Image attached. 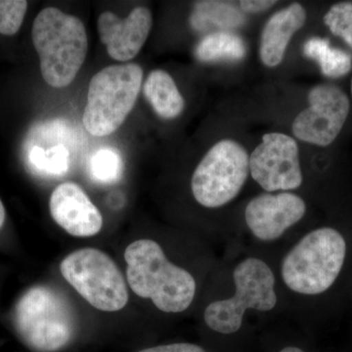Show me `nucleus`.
Instances as JSON below:
<instances>
[{
    "label": "nucleus",
    "mask_w": 352,
    "mask_h": 352,
    "mask_svg": "<svg viewBox=\"0 0 352 352\" xmlns=\"http://www.w3.org/2000/svg\"><path fill=\"white\" fill-rule=\"evenodd\" d=\"M65 280L92 307L115 312L129 302L122 271L107 254L94 248L72 252L60 263Z\"/></svg>",
    "instance_id": "nucleus-8"
},
{
    "label": "nucleus",
    "mask_w": 352,
    "mask_h": 352,
    "mask_svg": "<svg viewBox=\"0 0 352 352\" xmlns=\"http://www.w3.org/2000/svg\"><path fill=\"white\" fill-rule=\"evenodd\" d=\"M233 292L212 300L203 319L207 327L219 335L239 332L251 312L270 314L281 300L274 265L261 256L249 254L239 259L231 271Z\"/></svg>",
    "instance_id": "nucleus-2"
},
{
    "label": "nucleus",
    "mask_w": 352,
    "mask_h": 352,
    "mask_svg": "<svg viewBox=\"0 0 352 352\" xmlns=\"http://www.w3.org/2000/svg\"><path fill=\"white\" fill-rule=\"evenodd\" d=\"M278 352H305L303 349L298 346H286Z\"/></svg>",
    "instance_id": "nucleus-26"
},
{
    "label": "nucleus",
    "mask_w": 352,
    "mask_h": 352,
    "mask_svg": "<svg viewBox=\"0 0 352 352\" xmlns=\"http://www.w3.org/2000/svg\"><path fill=\"white\" fill-rule=\"evenodd\" d=\"M323 21L333 36H339L352 50V1L333 4Z\"/></svg>",
    "instance_id": "nucleus-20"
},
{
    "label": "nucleus",
    "mask_w": 352,
    "mask_h": 352,
    "mask_svg": "<svg viewBox=\"0 0 352 352\" xmlns=\"http://www.w3.org/2000/svg\"><path fill=\"white\" fill-rule=\"evenodd\" d=\"M143 94L162 119H176L184 111V98L173 78L164 69H154L149 74L143 85Z\"/></svg>",
    "instance_id": "nucleus-15"
},
{
    "label": "nucleus",
    "mask_w": 352,
    "mask_h": 352,
    "mask_svg": "<svg viewBox=\"0 0 352 352\" xmlns=\"http://www.w3.org/2000/svg\"><path fill=\"white\" fill-rule=\"evenodd\" d=\"M50 210L58 226L75 237H91L103 227L101 212L82 187L74 182L58 185L51 194Z\"/></svg>",
    "instance_id": "nucleus-13"
},
{
    "label": "nucleus",
    "mask_w": 352,
    "mask_h": 352,
    "mask_svg": "<svg viewBox=\"0 0 352 352\" xmlns=\"http://www.w3.org/2000/svg\"><path fill=\"white\" fill-rule=\"evenodd\" d=\"M346 252L338 229L323 226L305 234L282 256L276 271L280 292L298 302L324 295L339 279Z\"/></svg>",
    "instance_id": "nucleus-1"
},
{
    "label": "nucleus",
    "mask_w": 352,
    "mask_h": 352,
    "mask_svg": "<svg viewBox=\"0 0 352 352\" xmlns=\"http://www.w3.org/2000/svg\"><path fill=\"white\" fill-rule=\"evenodd\" d=\"M303 55L314 60L320 67L322 75L338 78L347 75L352 69V58L346 51L333 47L327 38L314 36L305 41Z\"/></svg>",
    "instance_id": "nucleus-18"
},
{
    "label": "nucleus",
    "mask_w": 352,
    "mask_h": 352,
    "mask_svg": "<svg viewBox=\"0 0 352 352\" xmlns=\"http://www.w3.org/2000/svg\"><path fill=\"white\" fill-rule=\"evenodd\" d=\"M13 322L21 340L38 352L63 349L75 333V317L69 302L50 287L28 289L16 305Z\"/></svg>",
    "instance_id": "nucleus-5"
},
{
    "label": "nucleus",
    "mask_w": 352,
    "mask_h": 352,
    "mask_svg": "<svg viewBox=\"0 0 352 352\" xmlns=\"http://www.w3.org/2000/svg\"><path fill=\"white\" fill-rule=\"evenodd\" d=\"M28 9L25 0H0V34L13 36L24 22Z\"/></svg>",
    "instance_id": "nucleus-21"
},
{
    "label": "nucleus",
    "mask_w": 352,
    "mask_h": 352,
    "mask_svg": "<svg viewBox=\"0 0 352 352\" xmlns=\"http://www.w3.org/2000/svg\"><path fill=\"white\" fill-rule=\"evenodd\" d=\"M4 221H6V208L0 200V228L3 226Z\"/></svg>",
    "instance_id": "nucleus-25"
},
{
    "label": "nucleus",
    "mask_w": 352,
    "mask_h": 352,
    "mask_svg": "<svg viewBox=\"0 0 352 352\" xmlns=\"http://www.w3.org/2000/svg\"><path fill=\"white\" fill-rule=\"evenodd\" d=\"M32 38L45 82L54 88L71 85L87 54V34L82 21L47 7L36 16Z\"/></svg>",
    "instance_id": "nucleus-4"
},
{
    "label": "nucleus",
    "mask_w": 352,
    "mask_h": 352,
    "mask_svg": "<svg viewBox=\"0 0 352 352\" xmlns=\"http://www.w3.org/2000/svg\"><path fill=\"white\" fill-rule=\"evenodd\" d=\"M124 259L127 283L133 293L151 300L160 311L182 314L195 300V276L173 263L156 241H134L126 248Z\"/></svg>",
    "instance_id": "nucleus-3"
},
{
    "label": "nucleus",
    "mask_w": 352,
    "mask_h": 352,
    "mask_svg": "<svg viewBox=\"0 0 352 352\" xmlns=\"http://www.w3.org/2000/svg\"><path fill=\"white\" fill-rule=\"evenodd\" d=\"M153 25L151 11L144 6L134 8L124 19L106 11L98 18L99 36L113 59L126 62L142 50Z\"/></svg>",
    "instance_id": "nucleus-12"
},
{
    "label": "nucleus",
    "mask_w": 352,
    "mask_h": 352,
    "mask_svg": "<svg viewBox=\"0 0 352 352\" xmlns=\"http://www.w3.org/2000/svg\"><path fill=\"white\" fill-rule=\"evenodd\" d=\"M247 55L244 39L227 31L212 32L201 39L195 48V56L204 63L240 61Z\"/></svg>",
    "instance_id": "nucleus-16"
},
{
    "label": "nucleus",
    "mask_w": 352,
    "mask_h": 352,
    "mask_svg": "<svg viewBox=\"0 0 352 352\" xmlns=\"http://www.w3.org/2000/svg\"><path fill=\"white\" fill-rule=\"evenodd\" d=\"M245 15L230 2L198 1L190 16V24L197 31H206L210 25L233 29L244 24Z\"/></svg>",
    "instance_id": "nucleus-17"
},
{
    "label": "nucleus",
    "mask_w": 352,
    "mask_h": 352,
    "mask_svg": "<svg viewBox=\"0 0 352 352\" xmlns=\"http://www.w3.org/2000/svg\"><path fill=\"white\" fill-rule=\"evenodd\" d=\"M276 4L277 1L273 0H244L239 2L241 10L252 14L264 12Z\"/></svg>",
    "instance_id": "nucleus-24"
},
{
    "label": "nucleus",
    "mask_w": 352,
    "mask_h": 352,
    "mask_svg": "<svg viewBox=\"0 0 352 352\" xmlns=\"http://www.w3.org/2000/svg\"><path fill=\"white\" fill-rule=\"evenodd\" d=\"M250 156L237 141L222 139L215 143L194 170L191 191L199 205L221 208L235 200L250 175Z\"/></svg>",
    "instance_id": "nucleus-7"
},
{
    "label": "nucleus",
    "mask_w": 352,
    "mask_h": 352,
    "mask_svg": "<svg viewBox=\"0 0 352 352\" xmlns=\"http://www.w3.org/2000/svg\"><path fill=\"white\" fill-rule=\"evenodd\" d=\"M305 22L307 11L300 3L289 4L271 16L259 41V58L264 66L275 68L281 64L289 41Z\"/></svg>",
    "instance_id": "nucleus-14"
},
{
    "label": "nucleus",
    "mask_w": 352,
    "mask_h": 352,
    "mask_svg": "<svg viewBox=\"0 0 352 352\" xmlns=\"http://www.w3.org/2000/svg\"><path fill=\"white\" fill-rule=\"evenodd\" d=\"M138 352H207L203 347L188 342H178V344H164L150 347Z\"/></svg>",
    "instance_id": "nucleus-23"
},
{
    "label": "nucleus",
    "mask_w": 352,
    "mask_h": 352,
    "mask_svg": "<svg viewBox=\"0 0 352 352\" xmlns=\"http://www.w3.org/2000/svg\"><path fill=\"white\" fill-rule=\"evenodd\" d=\"M309 106L292 124L294 136L302 142L327 147L342 131L351 110L346 92L331 82L319 83L308 94Z\"/></svg>",
    "instance_id": "nucleus-10"
},
{
    "label": "nucleus",
    "mask_w": 352,
    "mask_h": 352,
    "mask_svg": "<svg viewBox=\"0 0 352 352\" xmlns=\"http://www.w3.org/2000/svg\"><path fill=\"white\" fill-rule=\"evenodd\" d=\"M143 69L135 63L113 65L92 76L83 126L96 138L110 135L124 124L142 87Z\"/></svg>",
    "instance_id": "nucleus-6"
},
{
    "label": "nucleus",
    "mask_w": 352,
    "mask_h": 352,
    "mask_svg": "<svg viewBox=\"0 0 352 352\" xmlns=\"http://www.w3.org/2000/svg\"><path fill=\"white\" fill-rule=\"evenodd\" d=\"M351 96H352V78H351Z\"/></svg>",
    "instance_id": "nucleus-27"
},
{
    "label": "nucleus",
    "mask_w": 352,
    "mask_h": 352,
    "mask_svg": "<svg viewBox=\"0 0 352 352\" xmlns=\"http://www.w3.org/2000/svg\"><path fill=\"white\" fill-rule=\"evenodd\" d=\"M124 164L119 153L111 148L98 150L90 162V175L97 182L110 184L120 179Z\"/></svg>",
    "instance_id": "nucleus-19"
},
{
    "label": "nucleus",
    "mask_w": 352,
    "mask_h": 352,
    "mask_svg": "<svg viewBox=\"0 0 352 352\" xmlns=\"http://www.w3.org/2000/svg\"><path fill=\"white\" fill-rule=\"evenodd\" d=\"M69 150L64 145H56L46 150L43 173L44 177L61 176L69 170Z\"/></svg>",
    "instance_id": "nucleus-22"
},
{
    "label": "nucleus",
    "mask_w": 352,
    "mask_h": 352,
    "mask_svg": "<svg viewBox=\"0 0 352 352\" xmlns=\"http://www.w3.org/2000/svg\"><path fill=\"white\" fill-rule=\"evenodd\" d=\"M250 175L267 193L300 188L303 173L296 139L281 132L264 134L250 156Z\"/></svg>",
    "instance_id": "nucleus-9"
},
{
    "label": "nucleus",
    "mask_w": 352,
    "mask_h": 352,
    "mask_svg": "<svg viewBox=\"0 0 352 352\" xmlns=\"http://www.w3.org/2000/svg\"><path fill=\"white\" fill-rule=\"evenodd\" d=\"M307 210V203L294 192H263L248 201L245 226L254 240L270 244L300 223Z\"/></svg>",
    "instance_id": "nucleus-11"
}]
</instances>
